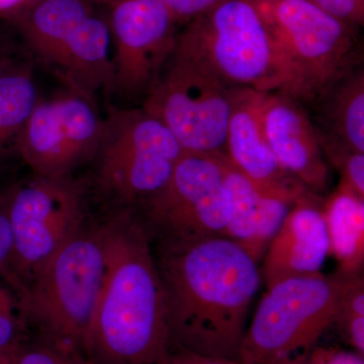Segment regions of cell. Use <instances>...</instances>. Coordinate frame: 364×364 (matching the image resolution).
Returning <instances> with one entry per match:
<instances>
[{"instance_id":"1","label":"cell","mask_w":364,"mask_h":364,"mask_svg":"<svg viewBox=\"0 0 364 364\" xmlns=\"http://www.w3.org/2000/svg\"><path fill=\"white\" fill-rule=\"evenodd\" d=\"M172 342L184 350L238 361L261 284L258 262L226 237L159 247Z\"/></svg>"},{"instance_id":"27","label":"cell","mask_w":364,"mask_h":364,"mask_svg":"<svg viewBox=\"0 0 364 364\" xmlns=\"http://www.w3.org/2000/svg\"><path fill=\"white\" fill-rule=\"evenodd\" d=\"M166 364H240L239 361L231 359L210 358V356L200 355L193 352L184 350L181 348L176 354H170Z\"/></svg>"},{"instance_id":"19","label":"cell","mask_w":364,"mask_h":364,"mask_svg":"<svg viewBox=\"0 0 364 364\" xmlns=\"http://www.w3.org/2000/svg\"><path fill=\"white\" fill-rule=\"evenodd\" d=\"M322 210L329 254L339 263L342 277L358 274L364 261V198L339 182Z\"/></svg>"},{"instance_id":"32","label":"cell","mask_w":364,"mask_h":364,"mask_svg":"<svg viewBox=\"0 0 364 364\" xmlns=\"http://www.w3.org/2000/svg\"><path fill=\"white\" fill-rule=\"evenodd\" d=\"M30 1H31V4H32V6H33V4H37V2L42 1V0H30Z\"/></svg>"},{"instance_id":"26","label":"cell","mask_w":364,"mask_h":364,"mask_svg":"<svg viewBox=\"0 0 364 364\" xmlns=\"http://www.w3.org/2000/svg\"><path fill=\"white\" fill-rule=\"evenodd\" d=\"M328 14L347 23L363 18V0H310Z\"/></svg>"},{"instance_id":"3","label":"cell","mask_w":364,"mask_h":364,"mask_svg":"<svg viewBox=\"0 0 364 364\" xmlns=\"http://www.w3.org/2000/svg\"><path fill=\"white\" fill-rule=\"evenodd\" d=\"M107 268V226L82 228L16 287L41 340L86 359Z\"/></svg>"},{"instance_id":"30","label":"cell","mask_w":364,"mask_h":364,"mask_svg":"<svg viewBox=\"0 0 364 364\" xmlns=\"http://www.w3.org/2000/svg\"><path fill=\"white\" fill-rule=\"evenodd\" d=\"M314 364H363V358L346 352H318Z\"/></svg>"},{"instance_id":"16","label":"cell","mask_w":364,"mask_h":364,"mask_svg":"<svg viewBox=\"0 0 364 364\" xmlns=\"http://www.w3.org/2000/svg\"><path fill=\"white\" fill-rule=\"evenodd\" d=\"M322 205V198H313L289 210L260 269L267 289L284 280L320 274L329 255Z\"/></svg>"},{"instance_id":"7","label":"cell","mask_w":364,"mask_h":364,"mask_svg":"<svg viewBox=\"0 0 364 364\" xmlns=\"http://www.w3.org/2000/svg\"><path fill=\"white\" fill-rule=\"evenodd\" d=\"M236 90L174 47L146 92L143 109L171 131L184 152L224 154Z\"/></svg>"},{"instance_id":"29","label":"cell","mask_w":364,"mask_h":364,"mask_svg":"<svg viewBox=\"0 0 364 364\" xmlns=\"http://www.w3.org/2000/svg\"><path fill=\"white\" fill-rule=\"evenodd\" d=\"M30 6V0H0V21L13 23Z\"/></svg>"},{"instance_id":"12","label":"cell","mask_w":364,"mask_h":364,"mask_svg":"<svg viewBox=\"0 0 364 364\" xmlns=\"http://www.w3.org/2000/svg\"><path fill=\"white\" fill-rule=\"evenodd\" d=\"M104 126L90 97L77 90L38 100L21 133L18 153L35 176H71L97 156Z\"/></svg>"},{"instance_id":"6","label":"cell","mask_w":364,"mask_h":364,"mask_svg":"<svg viewBox=\"0 0 364 364\" xmlns=\"http://www.w3.org/2000/svg\"><path fill=\"white\" fill-rule=\"evenodd\" d=\"M90 0H42L14 21L28 47L90 97L112 88L111 31Z\"/></svg>"},{"instance_id":"13","label":"cell","mask_w":364,"mask_h":364,"mask_svg":"<svg viewBox=\"0 0 364 364\" xmlns=\"http://www.w3.org/2000/svg\"><path fill=\"white\" fill-rule=\"evenodd\" d=\"M112 88L147 92L176 47V16L162 0H109Z\"/></svg>"},{"instance_id":"11","label":"cell","mask_w":364,"mask_h":364,"mask_svg":"<svg viewBox=\"0 0 364 364\" xmlns=\"http://www.w3.org/2000/svg\"><path fill=\"white\" fill-rule=\"evenodd\" d=\"M83 215L82 186L71 176H35L9 188V282L21 286L82 229Z\"/></svg>"},{"instance_id":"20","label":"cell","mask_w":364,"mask_h":364,"mask_svg":"<svg viewBox=\"0 0 364 364\" xmlns=\"http://www.w3.org/2000/svg\"><path fill=\"white\" fill-rule=\"evenodd\" d=\"M38 100L30 69L14 65L0 77V160L18 152L21 133Z\"/></svg>"},{"instance_id":"5","label":"cell","mask_w":364,"mask_h":364,"mask_svg":"<svg viewBox=\"0 0 364 364\" xmlns=\"http://www.w3.org/2000/svg\"><path fill=\"white\" fill-rule=\"evenodd\" d=\"M343 279L322 273L280 282L261 299L239 350L240 364H287L336 322Z\"/></svg>"},{"instance_id":"8","label":"cell","mask_w":364,"mask_h":364,"mask_svg":"<svg viewBox=\"0 0 364 364\" xmlns=\"http://www.w3.org/2000/svg\"><path fill=\"white\" fill-rule=\"evenodd\" d=\"M294 72L309 105L349 71L363 65L350 23L310 0H253Z\"/></svg>"},{"instance_id":"18","label":"cell","mask_w":364,"mask_h":364,"mask_svg":"<svg viewBox=\"0 0 364 364\" xmlns=\"http://www.w3.org/2000/svg\"><path fill=\"white\" fill-rule=\"evenodd\" d=\"M316 127L326 135L364 153V70L358 66L309 104Z\"/></svg>"},{"instance_id":"15","label":"cell","mask_w":364,"mask_h":364,"mask_svg":"<svg viewBox=\"0 0 364 364\" xmlns=\"http://www.w3.org/2000/svg\"><path fill=\"white\" fill-rule=\"evenodd\" d=\"M306 104L284 92L262 93L261 123L268 145L282 168L320 196L327 188L329 165Z\"/></svg>"},{"instance_id":"21","label":"cell","mask_w":364,"mask_h":364,"mask_svg":"<svg viewBox=\"0 0 364 364\" xmlns=\"http://www.w3.org/2000/svg\"><path fill=\"white\" fill-rule=\"evenodd\" d=\"M318 129V128H317ZM321 147L328 165L338 170L340 182L364 198V153L318 130Z\"/></svg>"},{"instance_id":"10","label":"cell","mask_w":364,"mask_h":364,"mask_svg":"<svg viewBox=\"0 0 364 364\" xmlns=\"http://www.w3.org/2000/svg\"><path fill=\"white\" fill-rule=\"evenodd\" d=\"M222 156L184 152L164 188L140 205L142 221L159 247L225 237L231 196Z\"/></svg>"},{"instance_id":"14","label":"cell","mask_w":364,"mask_h":364,"mask_svg":"<svg viewBox=\"0 0 364 364\" xmlns=\"http://www.w3.org/2000/svg\"><path fill=\"white\" fill-rule=\"evenodd\" d=\"M262 92L237 88L228 123L224 155L264 195L291 205L321 198L282 168L273 154L261 123Z\"/></svg>"},{"instance_id":"22","label":"cell","mask_w":364,"mask_h":364,"mask_svg":"<svg viewBox=\"0 0 364 364\" xmlns=\"http://www.w3.org/2000/svg\"><path fill=\"white\" fill-rule=\"evenodd\" d=\"M23 318L20 299L0 286V356L14 355L21 344Z\"/></svg>"},{"instance_id":"31","label":"cell","mask_w":364,"mask_h":364,"mask_svg":"<svg viewBox=\"0 0 364 364\" xmlns=\"http://www.w3.org/2000/svg\"><path fill=\"white\" fill-rule=\"evenodd\" d=\"M14 65V64H11V59L6 55L4 45L0 44V77Z\"/></svg>"},{"instance_id":"2","label":"cell","mask_w":364,"mask_h":364,"mask_svg":"<svg viewBox=\"0 0 364 364\" xmlns=\"http://www.w3.org/2000/svg\"><path fill=\"white\" fill-rule=\"evenodd\" d=\"M107 268L86 349L90 364H166L172 339L164 287L142 219L105 224Z\"/></svg>"},{"instance_id":"17","label":"cell","mask_w":364,"mask_h":364,"mask_svg":"<svg viewBox=\"0 0 364 364\" xmlns=\"http://www.w3.org/2000/svg\"><path fill=\"white\" fill-rule=\"evenodd\" d=\"M222 161L231 196V215L225 237L259 262L294 205L261 193L224 154Z\"/></svg>"},{"instance_id":"23","label":"cell","mask_w":364,"mask_h":364,"mask_svg":"<svg viewBox=\"0 0 364 364\" xmlns=\"http://www.w3.org/2000/svg\"><path fill=\"white\" fill-rule=\"evenodd\" d=\"M14 364H90L82 356L40 340L21 343L14 356Z\"/></svg>"},{"instance_id":"9","label":"cell","mask_w":364,"mask_h":364,"mask_svg":"<svg viewBox=\"0 0 364 364\" xmlns=\"http://www.w3.org/2000/svg\"><path fill=\"white\" fill-rule=\"evenodd\" d=\"M183 153L171 131L143 107L112 112L95 156L100 186L119 202L142 205L164 188Z\"/></svg>"},{"instance_id":"25","label":"cell","mask_w":364,"mask_h":364,"mask_svg":"<svg viewBox=\"0 0 364 364\" xmlns=\"http://www.w3.org/2000/svg\"><path fill=\"white\" fill-rule=\"evenodd\" d=\"M11 252V232L9 224V188L0 186V273L4 274Z\"/></svg>"},{"instance_id":"28","label":"cell","mask_w":364,"mask_h":364,"mask_svg":"<svg viewBox=\"0 0 364 364\" xmlns=\"http://www.w3.org/2000/svg\"><path fill=\"white\" fill-rule=\"evenodd\" d=\"M343 325L345 332L351 344L363 355L364 352V316L344 318L339 321Z\"/></svg>"},{"instance_id":"4","label":"cell","mask_w":364,"mask_h":364,"mask_svg":"<svg viewBox=\"0 0 364 364\" xmlns=\"http://www.w3.org/2000/svg\"><path fill=\"white\" fill-rule=\"evenodd\" d=\"M176 47L227 85L303 102L298 79L253 0H223L193 18Z\"/></svg>"},{"instance_id":"24","label":"cell","mask_w":364,"mask_h":364,"mask_svg":"<svg viewBox=\"0 0 364 364\" xmlns=\"http://www.w3.org/2000/svg\"><path fill=\"white\" fill-rule=\"evenodd\" d=\"M92 4H105L109 0H90ZM176 16L181 18H196L214 9L223 0H162Z\"/></svg>"}]
</instances>
